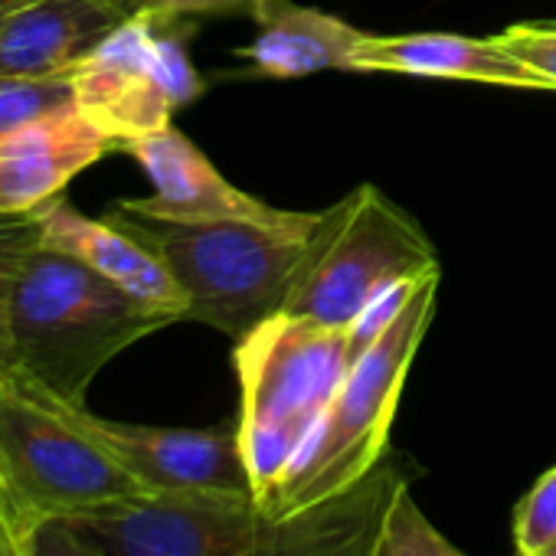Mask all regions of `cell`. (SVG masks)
<instances>
[{
  "instance_id": "6da1fadb",
  "label": "cell",
  "mask_w": 556,
  "mask_h": 556,
  "mask_svg": "<svg viewBox=\"0 0 556 556\" xmlns=\"http://www.w3.org/2000/svg\"><path fill=\"white\" fill-rule=\"evenodd\" d=\"M396 465L354 491L271 514L252 494H138L70 520L109 556H367Z\"/></svg>"
},
{
  "instance_id": "7a4b0ae2",
  "label": "cell",
  "mask_w": 556,
  "mask_h": 556,
  "mask_svg": "<svg viewBox=\"0 0 556 556\" xmlns=\"http://www.w3.org/2000/svg\"><path fill=\"white\" fill-rule=\"evenodd\" d=\"M174 325L73 255L37 245L11 299L14 377L86 406L96 377L135 341Z\"/></svg>"
},
{
  "instance_id": "3957f363",
  "label": "cell",
  "mask_w": 556,
  "mask_h": 556,
  "mask_svg": "<svg viewBox=\"0 0 556 556\" xmlns=\"http://www.w3.org/2000/svg\"><path fill=\"white\" fill-rule=\"evenodd\" d=\"M442 268L416 278L403 308L354 361L331 406L289 465L268 504L271 514H299L328 504L367 481L390 448L409 367L435 318Z\"/></svg>"
},
{
  "instance_id": "277c9868",
  "label": "cell",
  "mask_w": 556,
  "mask_h": 556,
  "mask_svg": "<svg viewBox=\"0 0 556 556\" xmlns=\"http://www.w3.org/2000/svg\"><path fill=\"white\" fill-rule=\"evenodd\" d=\"M118 213L170 268L187 295V321L239 341L282 312L318 213L282 210L271 219L167 223Z\"/></svg>"
},
{
  "instance_id": "5b68a950",
  "label": "cell",
  "mask_w": 556,
  "mask_h": 556,
  "mask_svg": "<svg viewBox=\"0 0 556 556\" xmlns=\"http://www.w3.org/2000/svg\"><path fill=\"white\" fill-rule=\"evenodd\" d=\"M354 361L357 351L348 331L282 312L236 341V435L258 504H268L282 484Z\"/></svg>"
},
{
  "instance_id": "8992f818",
  "label": "cell",
  "mask_w": 556,
  "mask_h": 556,
  "mask_svg": "<svg viewBox=\"0 0 556 556\" xmlns=\"http://www.w3.org/2000/svg\"><path fill=\"white\" fill-rule=\"evenodd\" d=\"M439 268L422 226L380 187L361 184L318 213L282 315L348 331L390 289Z\"/></svg>"
},
{
  "instance_id": "52a82bcc",
  "label": "cell",
  "mask_w": 556,
  "mask_h": 556,
  "mask_svg": "<svg viewBox=\"0 0 556 556\" xmlns=\"http://www.w3.org/2000/svg\"><path fill=\"white\" fill-rule=\"evenodd\" d=\"M0 488L14 520L30 533L144 494L115 455L60 403L21 377L0 380Z\"/></svg>"
},
{
  "instance_id": "ba28073f",
  "label": "cell",
  "mask_w": 556,
  "mask_h": 556,
  "mask_svg": "<svg viewBox=\"0 0 556 556\" xmlns=\"http://www.w3.org/2000/svg\"><path fill=\"white\" fill-rule=\"evenodd\" d=\"M174 24L131 14L73 73L76 109L115 144L170 128L174 112L200 99L193 70Z\"/></svg>"
},
{
  "instance_id": "9c48e42d",
  "label": "cell",
  "mask_w": 556,
  "mask_h": 556,
  "mask_svg": "<svg viewBox=\"0 0 556 556\" xmlns=\"http://www.w3.org/2000/svg\"><path fill=\"white\" fill-rule=\"evenodd\" d=\"M79 422L115 455L144 494H252L236 426L167 429L102 419L76 406Z\"/></svg>"
},
{
  "instance_id": "30bf717a",
  "label": "cell",
  "mask_w": 556,
  "mask_h": 556,
  "mask_svg": "<svg viewBox=\"0 0 556 556\" xmlns=\"http://www.w3.org/2000/svg\"><path fill=\"white\" fill-rule=\"evenodd\" d=\"M118 151H125L138 167L148 174L154 193L118 200L112 210L148 216V219H167V223H213V219H271L282 210H275L239 187H232L213 161L174 125L164 131H154L148 138L125 141Z\"/></svg>"
},
{
  "instance_id": "8fae6325",
  "label": "cell",
  "mask_w": 556,
  "mask_h": 556,
  "mask_svg": "<svg viewBox=\"0 0 556 556\" xmlns=\"http://www.w3.org/2000/svg\"><path fill=\"white\" fill-rule=\"evenodd\" d=\"M34 216L40 226V245L79 258L138 302L170 315L174 321H187V295L177 286V278L118 213L92 219L60 193Z\"/></svg>"
},
{
  "instance_id": "7c38bea8",
  "label": "cell",
  "mask_w": 556,
  "mask_h": 556,
  "mask_svg": "<svg viewBox=\"0 0 556 556\" xmlns=\"http://www.w3.org/2000/svg\"><path fill=\"white\" fill-rule=\"evenodd\" d=\"M109 151H115V144L76 105L4 131L0 135V213H37Z\"/></svg>"
},
{
  "instance_id": "4fadbf2b",
  "label": "cell",
  "mask_w": 556,
  "mask_h": 556,
  "mask_svg": "<svg viewBox=\"0 0 556 556\" xmlns=\"http://www.w3.org/2000/svg\"><path fill=\"white\" fill-rule=\"evenodd\" d=\"M128 17L112 0H21L0 27V76H70Z\"/></svg>"
},
{
  "instance_id": "5bb4252c",
  "label": "cell",
  "mask_w": 556,
  "mask_h": 556,
  "mask_svg": "<svg viewBox=\"0 0 556 556\" xmlns=\"http://www.w3.org/2000/svg\"><path fill=\"white\" fill-rule=\"evenodd\" d=\"M354 73H400L422 79H458L507 89H546V83L507 53L494 37L475 40L458 34H364L354 53Z\"/></svg>"
},
{
  "instance_id": "9a60e30c",
  "label": "cell",
  "mask_w": 556,
  "mask_h": 556,
  "mask_svg": "<svg viewBox=\"0 0 556 556\" xmlns=\"http://www.w3.org/2000/svg\"><path fill=\"white\" fill-rule=\"evenodd\" d=\"M258 34L239 53L258 76L268 79H302L325 70L354 73V53L364 30L295 0H258L252 8Z\"/></svg>"
},
{
  "instance_id": "2e32d148",
  "label": "cell",
  "mask_w": 556,
  "mask_h": 556,
  "mask_svg": "<svg viewBox=\"0 0 556 556\" xmlns=\"http://www.w3.org/2000/svg\"><path fill=\"white\" fill-rule=\"evenodd\" d=\"M367 556H468L419 507L409 484L396 478Z\"/></svg>"
},
{
  "instance_id": "e0dca14e",
  "label": "cell",
  "mask_w": 556,
  "mask_h": 556,
  "mask_svg": "<svg viewBox=\"0 0 556 556\" xmlns=\"http://www.w3.org/2000/svg\"><path fill=\"white\" fill-rule=\"evenodd\" d=\"M40 245V226L34 213L8 216L0 213V380L14 377V351H11V299L14 286Z\"/></svg>"
},
{
  "instance_id": "ac0fdd59",
  "label": "cell",
  "mask_w": 556,
  "mask_h": 556,
  "mask_svg": "<svg viewBox=\"0 0 556 556\" xmlns=\"http://www.w3.org/2000/svg\"><path fill=\"white\" fill-rule=\"evenodd\" d=\"M66 105H76L70 76H0V135Z\"/></svg>"
},
{
  "instance_id": "d6986e66",
  "label": "cell",
  "mask_w": 556,
  "mask_h": 556,
  "mask_svg": "<svg viewBox=\"0 0 556 556\" xmlns=\"http://www.w3.org/2000/svg\"><path fill=\"white\" fill-rule=\"evenodd\" d=\"M517 556H546L556 549V465L520 497L514 510Z\"/></svg>"
},
{
  "instance_id": "ffe728a7",
  "label": "cell",
  "mask_w": 556,
  "mask_h": 556,
  "mask_svg": "<svg viewBox=\"0 0 556 556\" xmlns=\"http://www.w3.org/2000/svg\"><path fill=\"white\" fill-rule=\"evenodd\" d=\"M494 40L514 53L527 70H533L546 89L556 92V21L546 24H514L501 34H494Z\"/></svg>"
},
{
  "instance_id": "44dd1931",
  "label": "cell",
  "mask_w": 556,
  "mask_h": 556,
  "mask_svg": "<svg viewBox=\"0 0 556 556\" xmlns=\"http://www.w3.org/2000/svg\"><path fill=\"white\" fill-rule=\"evenodd\" d=\"M258 0H135L131 14H148L164 24H177L184 17L200 14H252Z\"/></svg>"
},
{
  "instance_id": "7402d4cb",
  "label": "cell",
  "mask_w": 556,
  "mask_h": 556,
  "mask_svg": "<svg viewBox=\"0 0 556 556\" xmlns=\"http://www.w3.org/2000/svg\"><path fill=\"white\" fill-rule=\"evenodd\" d=\"M27 556H109V553L102 546H96L70 520H50L30 533Z\"/></svg>"
},
{
  "instance_id": "603a6c76",
  "label": "cell",
  "mask_w": 556,
  "mask_h": 556,
  "mask_svg": "<svg viewBox=\"0 0 556 556\" xmlns=\"http://www.w3.org/2000/svg\"><path fill=\"white\" fill-rule=\"evenodd\" d=\"M0 553L4 556H27V540L14 520V510L4 497V488H0Z\"/></svg>"
},
{
  "instance_id": "cb8c5ba5",
  "label": "cell",
  "mask_w": 556,
  "mask_h": 556,
  "mask_svg": "<svg viewBox=\"0 0 556 556\" xmlns=\"http://www.w3.org/2000/svg\"><path fill=\"white\" fill-rule=\"evenodd\" d=\"M21 4V0H0V27H4V21H8V14L14 11Z\"/></svg>"
},
{
  "instance_id": "d4e9b609",
  "label": "cell",
  "mask_w": 556,
  "mask_h": 556,
  "mask_svg": "<svg viewBox=\"0 0 556 556\" xmlns=\"http://www.w3.org/2000/svg\"><path fill=\"white\" fill-rule=\"evenodd\" d=\"M112 4H118V8H125V11L131 14V4H135V0H112Z\"/></svg>"
},
{
  "instance_id": "484cf974",
  "label": "cell",
  "mask_w": 556,
  "mask_h": 556,
  "mask_svg": "<svg viewBox=\"0 0 556 556\" xmlns=\"http://www.w3.org/2000/svg\"><path fill=\"white\" fill-rule=\"evenodd\" d=\"M546 556H556V549H549V553H546Z\"/></svg>"
},
{
  "instance_id": "4316f807",
  "label": "cell",
  "mask_w": 556,
  "mask_h": 556,
  "mask_svg": "<svg viewBox=\"0 0 556 556\" xmlns=\"http://www.w3.org/2000/svg\"><path fill=\"white\" fill-rule=\"evenodd\" d=\"M0 556H4V553H0Z\"/></svg>"
}]
</instances>
